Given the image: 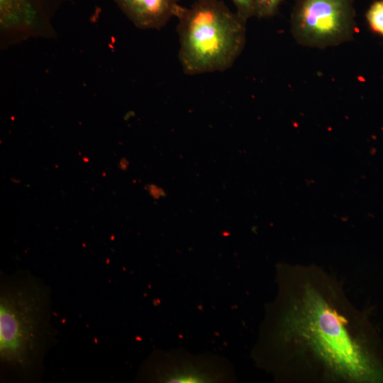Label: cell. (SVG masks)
<instances>
[{"mask_svg":"<svg viewBox=\"0 0 383 383\" xmlns=\"http://www.w3.org/2000/svg\"><path fill=\"white\" fill-rule=\"evenodd\" d=\"M253 354L284 383H383V337L370 309L321 267L281 263Z\"/></svg>","mask_w":383,"mask_h":383,"instance_id":"obj_1","label":"cell"},{"mask_svg":"<svg viewBox=\"0 0 383 383\" xmlns=\"http://www.w3.org/2000/svg\"><path fill=\"white\" fill-rule=\"evenodd\" d=\"M51 290L27 271L4 274L0 284L1 369L17 380L42 374L44 358L55 340Z\"/></svg>","mask_w":383,"mask_h":383,"instance_id":"obj_2","label":"cell"},{"mask_svg":"<svg viewBox=\"0 0 383 383\" xmlns=\"http://www.w3.org/2000/svg\"><path fill=\"white\" fill-rule=\"evenodd\" d=\"M179 59L189 75L225 71L241 54L246 40V20L220 0H196L180 5Z\"/></svg>","mask_w":383,"mask_h":383,"instance_id":"obj_3","label":"cell"},{"mask_svg":"<svg viewBox=\"0 0 383 383\" xmlns=\"http://www.w3.org/2000/svg\"><path fill=\"white\" fill-rule=\"evenodd\" d=\"M353 16L352 0H301L293 18V33L306 45H334L351 37Z\"/></svg>","mask_w":383,"mask_h":383,"instance_id":"obj_4","label":"cell"},{"mask_svg":"<svg viewBox=\"0 0 383 383\" xmlns=\"http://www.w3.org/2000/svg\"><path fill=\"white\" fill-rule=\"evenodd\" d=\"M65 1L0 0L1 28L4 30H38L50 24Z\"/></svg>","mask_w":383,"mask_h":383,"instance_id":"obj_5","label":"cell"},{"mask_svg":"<svg viewBox=\"0 0 383 383\" xmlns=\"http://www.w3.org/2000/svg\"><path fill=\"white\" fill-rule=\"evenodd\" d=\"M138 28L158 29L176 16L179 0H114Z\"/></svg>","mask_w":383,"mask_h":383,"instance_id":"obj_6","label":"cell"},{"mask_svg":"<svg viewBox=\"0 0 383 383\" xmlns=\"http://www.w3.org/2000/svg\"><path fill=\"white\" fill-rule=\"evenodd\" d=\"M366 16L370 28L383 36V0L374 2L368 9Z\"/></svg>","mask_w":383,"mask_h":383,"instance_id":"obj_7","label":"cell"},{"mask_svg":"<svg viewBox=\"0 0 383 383\" xmlns=\"http://www.w3.org/2000/svg\"><path fill=\"white\" fill-rule=\"evenodd\" d=\"M281 0H254L255 15L259 18H267L273 16Z\"/></svg>","mask_w":383,"mask_h":383,"instance_id":"obj_8","label":"cell"},{"mask_svg":"<svg viewBox=\"0 0 383 383\" xmlns=\"http://www.w3.org/2000/svg\"><path fill=\"white\" fill-rule=\"evenodd\" d=\"M236 8V12L245 20L255 16L254 0H231Z\"/></svg>","mask_w":383,"mask_h":383,"instance_id":"obj_9","label":"cell"}]
</instances>
